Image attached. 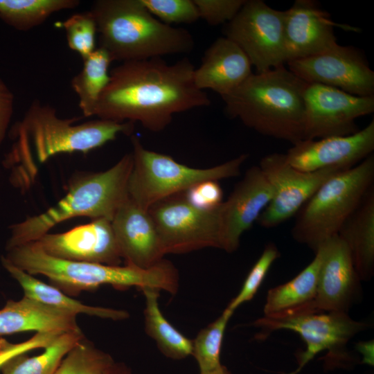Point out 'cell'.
Instances as JSON below:
<instances>
[{"label": "cell", "instance_id": "cell-29", "mask_svg": "<svg viewBox=\"0 0 374 374\" xmlns=\"http://www.w3.org/2000/svg\"><path fill=\"white\" fill-rule=\"evenodd\" d=\"M84 337L82 332L61 333L38 355L29 357L22 353L8 359L1 373L53 374L66 354Z\"/></svg>", "mask_w": 374, "mask_h": 374}, {"label": "cell", "instance_id": "cell-4", "mask_svg": "<svg viewBox=\"0 0 374 374\" xmlns=\"http://www.w3.org/2000/svg\"><path fill=\"white\" fill-rule=\"evenodd\" d=\"M307 84L282 65L252 73L222 98L230 118L262 135L294 145L303 140Z\"/></svg>", "mask_w": 374, "mask_h": 374}, {"label": "cell", "instance_id": "cell-24", "mask_svg": "<svg viewBox=\"0 0 374 374\" xmlns=\"http://www.w3.org/2000/svg\"><path fill=\"white\" fill-rule=\"evenodd\" d=\"M338 236L344 241L361 280L374 274V187L341 227Z\"/></svg>", "mask_w": 374, "mask_h": 374}, {"label": "cell", "instance_id": "cell-11", "mask_svg": "<svg viewBox=\"0 0 374 374\" xmlns=\"http://www.w3.org/2000/svg\"><path fill=\"white\" fill-rule=\"evenodd\" d=\"M223 33L242 49L257 73L287 62L284 11L262 0H246L235 17L225 24Z\"/></svg>", "mask_w": 374, "mask_h": 374}, {"label": "cell", "instance_id": "cell-27", "mask_svg": "<svg viewBox=\"0 0 374 374\" xmlns=\"http://www.w3.org/2000/svg\"><path fill=\"white\" fill-rule=\"evenodd\" d=\"M82 60V69L71 79V86L84 117L89 118L94 116L100 96L109 81V67L113 60L99 46Z\"/></svg>", "mask_w": 374, "mask_h": 374}, {"label": "cell", "instance_id": "cell-18", "mask_svg": "<svg viewBox=\"0 0 374 374\" xmlns=\"http://www.w3.org/2000/svg\"><path fill=\"white\" fill-rule=\"evenodd\" d=\"M274 188L258 166L247 169L222 204V249L236 251L242 235L257 221L274 196Z\"/></svg>", "mask_w": 374, "mask_h": 374}, {"label": "cell", "instance_id": "cell-40", "mask_svg": "<svg viewBox=\"0 0 374 374\" xmlns=\"http://www.w3.org/2000/svg\"><path fill=\"white\" fill-rule=\"evenodd\" d=\"M107 374H136L123 362H115Z\"/></svg>", "mask_w": 374, "mask_h": 374}, {"label": "cell", "instance_id": "cell-6", "mask_svg": "<svg viewBox=\"0 0 374 374\" xmlns=\"http://www.w3.org/2000/svg\"><path fill=\"white\" fill-rule=\"evenodd\" d=\"M132 166L131 152L106 170L74 176L66 194L55 205L10 227L6 250L37 241L57 224L73 217L112 221L129 197L127 186Z\"/></svg>", "mask_w": 374, "mask_h": 374}, {"label": "cell", "instance_id": "cell-28", "mask_svg": "<svg viewBox=\"0 0 374 374\" xmlns=\"http://www.w3.org/2000/svg\"><path fill=\"white\" fill-rule=\"evenodd\" d=\"M79 0H0V19L19 31H28L44 23L55 12L74 9Z\"/></svg>", "mask_w": 374, "mask_h": 374}, {"label": "cell", "instance_id": "cell-15", "mask_svg": "<svg viewBox=\"0 0 374 374\" xmlns=\"http://www.w3.org/2000/svg\"><path fill=\"white\" fill-rule=\"evenodd\" d=\"M374 150V121L356 132L339 136L302 140L285 154L287 161L302 172L335 168L350 169L371 154Z\"/></svg>", "mask_w": 374, "mask_h": 374}, {"label": "cell", "instance_id": "cell-31", "mask_svg": "<svg viewBox=\"0 0 374 374\" xmlns=\"http://www.w3.org/2000/svg\"><path fill=\"white\" fill-rule=\"evenodd\" d=\"M115 362L84 337L66 354L53 374H107Z\"/></svg>", "mask_w": 374, "mask_h": 374}, {"label": "cell", "instance_id": "cell-26", "mask_svg": "<svg viewBox=\"0 0 374 374\" xmlns=\"http://www.w3.org/2000/svg\"><path fill=\"white\" fill-rule=\"evenodd\" d=\"M145 300L143 311L145 330L168 358L180 360L192 355V339L177 330L163 316L159 305V292L153 288L141 290Z\"/></svg>", "mask_w": 374, "mask_h": 374}, {"label": "cell", "instance_id": "cell-2", "mask_svg": "<svg viewBox=\"0 0 374 374\" xmlns=\"http://www.w3.org/2000/svg\"><path fill=\"white\" fill-rule=\"evenodd\" d=\"M80 117L60 118L56 109L38 100L33 101L16 125V141L7 157L13 184L23 190L35 182L40 166L55 155L86 154L114 141L121 134L130 135L134 123L97 118L75 124Z\"/></svg>", "mask_w": 374, "mask_h": 374}, {"label": "cell", "instance_id": "cell-34", "mask_svg": "<svg viewBox=\"0 0 374 374\" xmlns=\"http://www.w3.org/2000/svg\"><path fill=\"white\" fill-rule=\"evenodd\" d=\"M148 11L161 21L192 24L199 19L193 0H141Z\"/></svg>", "mask_w": 374, "mask_h": 374}, {"label": "cell", "instance_id": "cell-23", "mask_svg": "<svg viewBox=\"0 0 374 374\" xmlns=\"http://www.w3.org/2000/svg\"><path fill=\"white\" fill-rule=\"evenodd\" d=\"M312 262L288 282L271 288L267 294L263 317L279 319L304 313H315L321 252L318 249Z\"/></svg>", "mask_w": 374, "mask_h": 374}, {"label": "cell", "instance_id": "cell-36", "mask_svg": "<svg viewBox=\"0 0 374 374\" xmlns=\"http://www.w3.org/2000/svg\"><path fill=\"white\" fill-rule=\"evenodd\" d=\"M61 332H36L30 339L20 343H12L0 337V368L12 357L37 348H44Z\"/></svg>", "mask_w": 374, "mask_h": 374}, {"label": "cell", "instance_id": "cell-38", "mask_svg": "<svg viewBox=\"0 0 374 374\" xmlns=\"http://www.w3.org/2000/svg\"><path fill=\"white\" fill-rule=\"evenodd\" d=\"M14 94L0 78V146L6 138L14 113Z\"/></svg>", "mask_w": 374, "mask_h": 374}, {"label": "cell", "instance_id": "cell-19", "mask_svg": "<svg viewBox=\"0 0 374 374\" xmlns=\"http://www.w3.org/2000/svg\"><path fill=\"white\" fill-rule=\"evenodd\" d=\"M111 222L125 264L149 269L164 259L165 253L148 209L128 197Z\"/></svg>", "mask_w": 374, "mask_h": 374}, {"label": "cell", "instance_id": "cell-3", "mask_svg": "<svg viewBox=\"0 0 374 374\" xmlns=\"http://www.w3.org/2000/svg\"><path fill=\"white\" fill-rule=\"evenodd\" d=\"M6 251L3 256L14 266L33 276H46L51 285L70 296L104 285L118 290L153 288L171 294H175L179 287L178 271L165 259L149 269L68 260L46 253L37 241Z\"/></svg>", "mask_w": 374, "mask_h": 374}, {"label": "cell", "instance_id": "cell-10", "mask_svg": "<svg viewBox=\"0 0 374 374\" xmlns=\"http://www.w3.org/2000/svg\"><path fill=\"white\" fill-rule=\"evenodd\" d=\"M185 192L165 197L148 208L165 255L207 247L221 249L222 202L212 209L199 208Z\"/></svg>", "mask_w": 374, "mask_h": 374}, {"label": "cell", "instance_id": "cell-13", "mask_svg": "<svg viewBox=\"0 0 374 374\" xmlns=\"http://www.w3.org/2000/svg\"><path fill=\"white\" fill-rule=\"evenodd\" d=\"M303 140L352 134L355 120L374 112V96L360 97L339 89L308 83L304 91Z\"/></svg>", "mask_w": 374, "mask_h": 374}, {"label": "cell", "instance_id": "cell-21", "mask_svg": "<svg viewBox=\"0 0 374 374\" xmlns=\"http://www.w3.org/2000/svg\"><path fill=\"white\" fill-rule=\"evenodd\" d=\"M242 49L226 37L215 39L205 51L194 71V82L200 90L211 89L222 98L241 85L253 73Z\"/></svg>", "mask_w": 374, "mask_h": 374}, {"label": "cell", "instance_id": "cell-7", "mask_svg": "<svg viewBox=\"0 0 374 374\" xmlns=\"http://www.w3.org/2000/svg\"><path fill=\"white\" fill-rule=\"evenodd\" d=\"M374 157L328 179L296 214L292 236L314 253L341 227L373 186Z\"/></svg>", "mask_w": 374, "mask_h": 374}, {"label": "cell", "instance_id": "cell-37", "mask_svg": "<svg viewBox=\"0 0 374 374\" xmlns=\"http://www.w3.org/2000/svg\"><path fill=\"white\" fill-rule=\"evenodd\" d=\"M188 200L202 209H212L222 202L223 193L217 181L207 180L199 182L186 192Z\"/></svg>", "mask_w": 374, "mask_h": 374}, {"label": "cell", "instance_id": "cell-35", "mask_svg": "<svg viewBox=\"0 0 374 374\" xmlns=\"http://www.w3.org/2000/svg\"><path fill=\"white\" fill-rule=\"evenodd\" d=\"M246 0H193L199 19L211 26L227 24L240 11Z\"/></svg>", "mask_w": 374, "mask_h": 374}, {"label": "cell", "instance_id": "cell-17", "mask_svg": "<svg viewBox=\"0 0 374 374\" xmlns=\"http://www.w3.org/2000/svg\"><path fill=\"white\" fill-rule=\"evenodd\" d=\"M37 242L46 253L60 259L107 265H121L123 260L107 219L93 220L64 233H48Z\"/></svg>", "mask_w": 374, "mask_h": 374}, {"label": "cell", "instance_id": "cell-16", "mask_svg": "<svg viewBox=\"0 0 374 374\" xmlns=\"http://www.w3.org/2000/svg\"><path fill=\"white\" fill-rule=\"evenodd\" d=\"M318 249L321 252V263L314 312L348 313L361 294V280L348 249L336 235Z\"/></svg>", "mask_w": 374, "mask_h": 374}, {"label": "cell", "instance_id": "cell-20", "mask_svg": "<svg viewBox=\"0 0 374 374\" xmlns=\"http://www.w3.org/2000/svg\"><path fill=\"white\" fill-rule=\"evenodd\" d=\"M287 62L319 53L337 44L335 27L339 25L312 0H296L284 11ZM286 62V63H287Z\"/></svg>", "mask_w": 374, "mask_h": 374}, {"label": "cell", "instance_id": "cell-33", "mask_svg": "<svg viewBox=\"0 0 374 374\" xmlns=\"http://www.w3.org/2000/svg\"><path fill=\"white\" fill-rule=\"evenodd\" d=\"M280 256L277 247L268 243L260 256L248 273L240 292L226 308L234 312L240 305L249 301L257 293L274 262Z\"/></svg>", "mask_w": 374, "mask_h": 374}, {"label": "cell", "instance_id": "cell-22", "mask_svg": "<svg viewBox=\"0 0 374 374\" xmlns=\"http://www.w3.org/2000/svg\"><path fill=\"white\" fill-rule=\"evenodd\" d=\"M76 315L24 296L0 309V337L19 332H81Z\"/></svg>", "mask_w": 374, "mask_h": 374}, {"label": "cell", "instance_id": "cell-30", "mask_svg": "<svg viewBox=\"0 0 374 374\" xmlns=\"http://www.w3.org/2000/svg\"><path fill=\"white\" fill-rule=\"evenodd\" d=\"M234 312L225 308L215 321L199 331L192 340V356L199 373H206L222 366L220 355L227 323Z\"/></svg>", "mask_w": 374, "mask_h": 374}, {"label": "cell", "instance_id": "cell-8", "mask_svg": "<svg viewBox=\"0 0 374 374\" xmlns=\"http://www.w3.org/2000/svg\"><path fill=\"white\" fill-rule=\"evenodd\" d=\"M131 142L133 166L128 180V195L147 210L155 202L185 192L199 182L238 176L248 158L247 154H242L211 168H195L146 149L135 135H132Z\"/></svg>", "mask_w": 374, "mask_h": 374}, {"label": "cell", "instance_id": "cell-9", "mask_svg": "<svg viewBox=\"0 0 374 374\" xmlns=\"http://www.w3.org/2000/svg\"><path fill=\"white\" fill-rule=\"evenodd\" d=\"M260 329L256 339H264L278 330H290L300 335L306 350L298 355V368L283 374H298L314 357L328 351L324 362L326 368L350 366L353 360L346 351L347 343L368 325L357 321L344 312L304 313L289 317L272 319L262 317L253 323Z\"/></svg>", "mask_w": 374, "mask_h": 374}, {"label": "cell", "instance_id": "cell-5", "mask_svg": "<svg viewBox=\"0 0 374 374\" xmlns=\"http://www.w3.org/2000/svg\"><path fill=\"white\" fill-rule=\"evenodd\" d=\"M90 11L96 23L100 47L113 61L187 54L195 48L190 32L161 21L141 0H97Z\"/></svg>", "mask_w": 374, "mask_h": 374}, {"label": "cell", "instance_id": "cell-12", "mask_svg": "<svg viewBox=\"0 0 374 374\" xmlns=\"http://www.w3.org/2000/svg\"><path fill=\"white\" fill-rule=\"evenodd\" d=\"M258 166L274 192L257 220L265 229L276 227L296 215L323 183L342 171L328 168L302 172L289 163L285 154L277 152L262 157Z\"/></svg>", "mask_w": 374, "mask_h": 374}, {"label": "cell", "instance_id": "cell-41", "mask_svg": "<svg viewBox=\"0 0 374 374\" xmlns=\"http://www.w3.org/2000/svg\"><path fill=\"white\" fill-rule=\"evenodd\" d=\"M199 374H233L225 366L222 365L215 370Z\"/></svg>", "mask_w": 374, "mask_h": 374}, {"label": "cell", "instance_id": "cell-14", "mask_svg": "<svg viewBox=\"0 0 374 374\" xmlns=\"http://www.w3.org/2000/svg\"><path fill=\"white\" fill-rule=\"evenodd\" d=\"M287 64L291 72L307 83L324 84L360 97L374 96V72L355 47L337 43Z\"/></svg>", "mask_w": 374, "mask_h": 374}, {"label": "cell", "instance_id": "cell-39", "mask_svg": "<svg viewBox=\"0 0 374 374\" xmlns=\"http://www.w3.org/2000/svg\"><path fill=\"white\" fill-rule=\"evenodd\" d=\"M359 351L363 354V363L373 365V342L359 344Z\"/></svg>", "mask_w": 374, "mask_h": 374}, {"label": "cell", "instance_id": "cell-32", "mask_svg": "<svg viewBox=\"0 0 374 374\" xmlns=\"http://www.w3.org/2000/svg\"><path fill=\"white\" fill-rule=\"evenodd\" d=\"M61 27L65 30L69 48L82 60L96 48L97 26L90 10L73 14L61 24Z\"/></svg>", "mask_w": 374, "mask_h": 374}, {"label": "cell", "instance_id": "cell-25", "mask_svg": "<svg viewBox=\"0 0 374 374\" xmlns=\"http://www.w3.org/2000/svg\"><path fill=\"white\" fill-rule=\"evenodd\" d=\"M1 263L5 269L20 285L24 296L60 310L78 315L84 314L101 319L121 321L130 317L123 310L86 305L51 284H46L34 276L17 268L3 256Z\"/></svg>", "mask_w": 374, "mask_h": 374}, {"label": "cell", "instance_id": "cell-1", "mask_svg": "<svg viewBox=\"0 0 374 374\" xmlns=\"http://www.w3.org/2000/svg\"><path fill=\"white\" fill-rule=\"evenodd\" d=\"M195 69L187 57L172 64L161 57L121 62L110 71L94 116L161 132L175 114L210 105L207 93L194 82Z\"/></svg>", "mask_w": 374, "mask_h": 374}]
</instances>
